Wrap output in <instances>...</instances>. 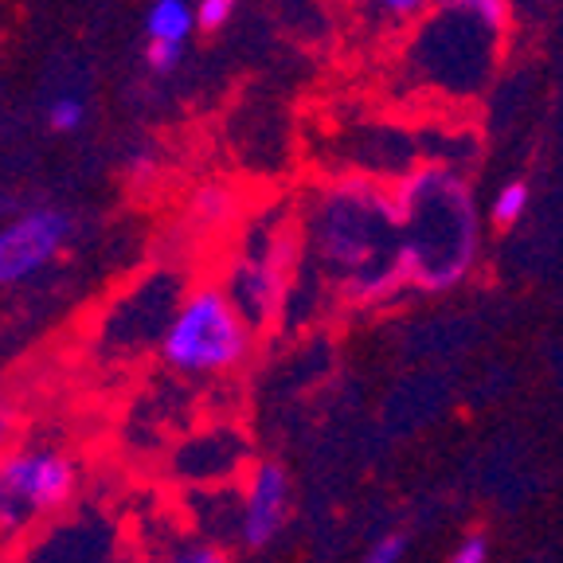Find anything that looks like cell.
<instances>
[{
  "label": "cell",
  "mask_w": 563,
  "mask_h": 563,
  "mask_svg": "<svg viewBox=\"0 0 563 563\" xmlns=\"http://www.w3.org/2000/svg\"><path fill=\"white\" fill-rule=\"evenodd\" d=\"M309 251L321 278L333 282L352 306L387 301L407 286L396 188L368 180L325 188L309 211Z\"/></svg>",
  "instance_id": "6da1fadb"
},
{
  "label": "cell",
  "mask_w": 563,
  "mask_h": 563,
  "mask_svg": "<svg viewBox=\"0 0 563 563\" xmlns=\"http://www.w3.org/2000/svg\"><path fill=\"white\" fill-rule=\"evenodd\" d=\"M407 286L427 294L454 290L482 255V220L474 192L454 168L422 165L396 188Z\"/></svg>",
  "instance_id": "7a4b0ae2"
},
{
  "label": "cell",
  "mask_w": 563,
  "mask_h": 563,
  "mask_svg": "<svg viewBox=\"0 0 563 563\" xmlns=\"http://www.w3.org/2000/svg\"><path fill=\"white\" fill-rule=\"evenodd\" d=\"M157 349L180 376H228L251 352V325L223 286H196L168 313Z\"/></svg>",
  "instance_id": "3957f363"
},
{
  "label": "cell",
  "mask_w": 563,
  "mask_h": 563,
  "mask_svg": "<svg viewBox=\"0 0 563 563\" xmlns=\"http://www.w3.org/2000/svg\"><path fill=\"white\" fill-rule=\"evenodd\" d=\"M79 485L82 462L59 442H20L0 457V552L67 509L79 497Z\"/></svg>",
  "instance_id": "277c9868"
},
{
  "label": "cell",
  "mask_w": 563,
  "mask_h": 563,
  "mask_svg": "<svg viewBox=\"0 0 563 563\" xmlns=\"http://www.w3.org/2000/svg\"><path fill=\"white\" fill-rule=\"evenodd\" d=\"M294 509V482L282 462H255L246 466L243 485H239L235 505V532L246 552H263L282 537V528L290 525Z\"/></svg>",
  "instance_id": "5b68a950"
},
{
  "label": "cell",
  "mask_w": 563,
  "mask_h": 563,
  "mask_svg": "<svg viewBox=\"0 0 563 563\" xmlns=\"http://www.w3.org/2000/svg\"><path fill=\"white\" fill-rule=\"evenodd\" d=\"M70 235V220L55 208H32L20 220L0 228V286L40 274L63 251Z\"/></svg>",
  "instance_id": "8992f818"
},
{
  "label": "cell",
  "mask_w": 563,
  "mask_h": 563,
  "mask_svg": "<svg viewBox=\"0 0 563 563\" xmlns=\"http://www.w3.org/2000/svg\"><path fill=\"white\" fill-rule=\"evenodd\" d=\"M196 27V9L188 0H153L145 12V32L150 44H176L185 47V40Z\"/></svg>",
  "instance_id": "52a82bcc"
},
{
  "label": "cell",
  "mask_w": 563,
  "mask_h": 563,
  "mask_svg": "<svg viewBox=\"0 0 563 563\" xmlns=\"http://www.w3.org/2000/svg\"><path fill=\"white\" fill-rule=\"evenodd\" d=\"M153 563H231V555L223 552L216 540L185 537V540H176V544H168Z\"/></svg>",
  "instance_id": "ba28073f"
},
{
  "label": "cell",
  "mask_w": 563,
  "mask_h": 563,
  "mask_svg": "<svg viewBox=\"0 0 563 563\" xmlns=\"http://www.w3.org/2000/svg\"><path fill=\"white\" fill-rule=\"evenodd\" d=\"M434 4L446 12H466L489 32H501L509 24V0H434Z\"/></svg>",
  "instance_id": "9c48e42d"
},
{
  "label": "cell",
  "mask_w": 563,
  "mask_h": 563,
  "mask_svg": "<svg viewBox=\"0 0 563 563\" xmlns=\"http://www.w3.org/2000/svg\"><path fill=\"white\" fill-rule=\"evenodd\" d=\"M525 208H528V185H525V180H509L501 192L493 196L489 220L497 223V228H512V223L525 216Z\"/></svg>",
  "instance_id": "30bf717a"
},
{
  "label": "cell",
  "mask_w": 563,
  "mask_h": 563,
  "mask_svg": "<svg viewBox=\"0 0 563 563\" xmlns=\"http://www.w3.org/2000/svg\"><path fill=\"white\" fill-rule=\"evenodd\" d=\"M82 118H87V106H82L75 95L55 98L52 110H47V122H52V130H59V133H75L82 125Z\"/></svg>",
  "instance_id": "8fae6325"
},
{
  "label": "cell",
  "mask_w": 563,
  "mask_h": 563,
  "mask_svg": "<svg viewBox=\"0 0 563 563\" xmlns=\"http://www.w3.org/2000/svg\"><path fill=\"white\" fill-rule=\"evenodd\" d=\"M407 555V532H384L376 537V544L364 552L361 563H404Z\"/></svg>",
  "instance_id": "7c38bea8"
},
{
  "label": "cell",
  "mask_w": 563,
  "mask_h": 563,
  "mask_svg": "<svg viewBox=\"0 0 563 563\" xmlns=\"http://www.w3.org/2000/svg\"><path fill=\"white\" fill-rule=\"evenodd\" d=\"M231 16H235V0H200L196 4V27L203 32H220Z\"/></svg>",
  "instance_id": "4fadbf2b"
},
{
  "label": "cell",
  "mask_w": 563,
  "mask_h": 563,
  "mask_svg": "<svg viewBox=\"0 0 563 563\" xmlns=\"http://www.w3.org/2000/svg\"><path fill=\"white\" fill-rule=\"evenodd\" d=\"M376 4L379 16L396 20V24H411V20H419L422 12L431 9L434 0H372Z\"/></svg>",
  "instance_id": "5bb4252c"
},
{
  "label": "cell",
  "mask_w": 563,
  "mask_h": 563,
  "mask_svg": "<svg viewBox=\"0 0 563 563\" xmlns=\"http://www.w3.org/2000/svg\"><path fill=\"white\" fill-rule=\"evenodd\" d=\"M20 427H24V422H20L16 404L0 396V457L12 454V450L20 446Z\"/></svg>",
  "instance_id": "9a60e30c"
},
{
  "label": "cell",
  "mask_w": 563,
  "mask_h": 563,
  "mask_svg": "<svg viewBox=\"0 0 563 563\" xmlns=\"http://www.w3.org/2000/svg\"><path fill=\"white\" fill-rule=\"evenodd\" d=\"M450 563H489V540H485L482 532H470V537L450 552Z\"/></svg>",
  "instance_id": "2e32d148"
},
{
  "label": "cell",
  "mask_w": 563,
  "mask_h": 563,
  "mask_svg": "<svg viewBox=\"0 0 563 563\" xmlns=\"http://www.w3.org/2000/svg\"><path fill=\"white\" fill-rule=\"evenodd\" d=\"M145 59H150V67L157 70V75H168V70H176V63H180V47L176 44H150L145 47Z\"/></svg>",
  "instance_id": "e0dca14e"
}]
</instances>
